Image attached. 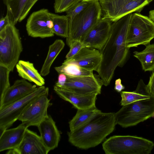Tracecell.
I'll return each mask as SVG.
<instances>
[{
  "label": "cell",
  "instance_id": "cell-12",
  "mask_svg": "<svg viewBox=\"0 0 154 154\" xmlns=\"http://www.w3.org/2000/svg\"><path fill=\"white\" fill-rule=\"evenodd\" d=\"M48 9L43 8L33 12L27 19L26 29L29 36L45 38L53 36L52 29L48 27L46 21L50 17Z\"/></svg>",
  "mask_w": 154,
  "mask_h": 154
},
{
  "label": "cell",
  "instance_id": "cell-18",
  "mask_svg": "<svg viewBox=\"0 0 154 154\" xmlns=\"http://www.w3.org/2000/svg\"><path fill=\"white\" fill-rule=\"evenodd\" d=\"M37 127L42 140L48 149L50 151L57 147L60 134L51 115H48Z\"/></svg>",
  "mask_w": 154,
  "mask_h": 154
},
{
  "label": "cell",
  "instance_id": "cell-16",
  "mask_svg": "<svg viewBox=\"0 0 154 154\" xmlns=\"http://www.w3.org/2000/svg\"><path fill=\"white\" fill-rule=\"evenodd\" d=\"M37 88L24 79L16 80L6 91L0 100V109L3 108L30 94Z\"/></svg>",
  "mask_w": 154,
  "mask_h": 154
},
{
  "label": "cell",
  "instance_id": "cell-23",
  "mask_svg": "<svg viewBox=\"0 0 154 154\" xmlns=\"http://www.w3.org/2000/svg\"><path fill=\"white\" fill-rule=\"evenodd\" d=\"M75 115L69 122L70 131L84 125L97 114L101 112L96 106L85 109H77Z\"/></svg>",
  "mask_w": 154,
  "mask_h": 154
},
{
  "label": "cell",
  "instance_id": "cell-8",
  "mask_svg": "<svg viewBox=\"0 0 154 154\" xmlns=\"http://www.w3.org/2000/svg\"><path fill=\"white\" fill-rule=\"evenodd\" d=\"M152 0H99L102 18L114 22L128 14L140 13Z\"/></svg>",
  "mask_w": 154,
  "mask_h": 154
},
{
  "label": "cell",
  "instance_id": "cell-31",
  "mask_svg": "<svg viewBox=\"0 0 154 154\" xmlns=\"http://www.w3.org/2000/svg\"><path fill=\"white\" fill-rule=\"evenodd\" d=\"M70 50L66 56V59L70 58L76 54L82 48L85 47L80 41L73 42L69 46Z\"/></svg>",
  "mask_w": 154,
  "mask_h": 154
},
{
  "label": "cell",
  "instance_id": "cell-27",
  "mask_svg": "<svg viewBox=\"0 0 154 154\" xmlns=\"http://www.w3.org/2000/svg\"><path fill=\"white\" fill-rule=\"evenodd\" d=\"M50 14L53 22V30L54 34L63 37L67 38L69 27L68 17L66 15H60L50 12Z\"/></svg>",
  "mask_w": 154,
  "mask_h": 154
},
{
  "label": "cell",
  "instance_id": "cell-17",
  "mask_svg": "<svg viewBox=\"0 0 154 154\" xmlns=\"http://www.w3.org/2000/svg\"><path fill=\"white\" fill-rule=\"evenodd\" d=\"M54 90L59 96L77 109H85L95 106L97 94L85 95L73 92L54 85Z\"/></svg>",
  "mask_w": 154,
  "mask_h": 154
},
{
  "label": "cell",
  "instance_id": "cell-3",
  "mask_svg": "<svg viewBox=\"0 0 154 154\" xmlns=\"http://www.w3.org/2000/svg\"><path fill=\"white\" fill-rule=\"evenodd\" d=\"M154 146L149 140L130 135L113 136L102 144L106 154H149Z\"/></svg>",
  "mask_w": 154,
  "mask_h": 154
},
{
  "label": "cell",
  "instance_id": "cell-5",
  "mask_svg": "<svg viewBox=\"0 0 154 154\" xmlns=\"http://www.w3.org/2000/svg\"><path fill=\"white\" fill-rule=\"evenodd\" d=\"M23 50L19 30L10 23L0 31V65L13 72Z\"/></svg>",
  "mask_w": 154,
  "mask_h": 154
},
{
  "label": "cell",
  "instance_id": "cell-33",
  "mask_svg": "<svg viewBox=\"0 0 154 154\" xmlns=\"http://www.w3.org/2000/svg\"><path fill=\"white\" fill-rule=\"evenodd\" d=\"M67 79V76L63 73L59 74L58 80L55 85L59 87H63L65 85Z\"/></svg>",
  "mask_w": 154,
  "mask_h": 154
},
{
  "label": "cell",
  "instance_id": "cell-32",
  "mask_svg": "<svg viewBox=\"0 0 154 154\" xmlns=\"http://www.w3.org/2000/svg\"><path fill=\"white\" fill-rule=\"evenodd\" d=\"M146 85L147 91L150 95L154 97V71H153Z\"/></svg>",
  "mask_w": 154,
  "mask_h": 154
},
{
  "label": "cell",
  "instance_id": "cell-25",
  "mask_svg": "<svg viewBox=\"0 0 154 154\" xmlns=\"http://www.w3.org/2000/svg\"><path fill=\"white\" fill-rule=\"evenodd\" d=\"M142 51L134 52V56L140 62L145 72L154 70V44H149Z\"/></svg>",
  "mask_w": 154,
  "mask_h": 154
},
{
  "label": "cell",
  "instance_id": "cell-28",
  "mask_svg": "<svg viewBox=\"0 0 154 154\" xmlns=\"http://www.w3.org/2000/svg\"><path fill=\"white\" fill-rule=\"evenodd\" d=\"M10 72L6 67L0 65V100L10 86L9 79Z\"/></svg>",
  "mask_w": 154,
  "mask_h": 154
},
{
  "label": "cell",
  "instance_id": "cell-9",
  "mask_svg": "<svg viewBox=\"0 0 154 154\" xmlns=\"http://www.w3.org/2000/svg\"><path fill=\"white\" fill-rule=\"evenodd\" d=\"M48 89L44 85L39 87L24 97L0 109V135L18 120L24 110L34 100Z\"/></svg>",
  "mask_w": 154,
  "mask_h": 154
},
{
  "label": "cell",
  "instance_id": "cell-20",
  "mask_svg": "<svg viewBox=\"0 0 154 154\" xmlns=\"http://www.w3.org/2000/svg\"><path fill=\"white\" fill-rule=\"evenodd\" d=\"M16 67L18 75L23 79L32 82L39 87L44 85V79L35 68L33 63L20 60L16 64Z\"/></svg>",
  "mask_w": 154,
  "mask_h": 154
},
{
  "label": "cell",
  "instance_id": "cell-6",
  "mask_svg": "<svg viewBox=\"0 0 154 154\" xmlns=\"http://www.w3.org/2000/svg\"><path fill=\"white\" fill-rule=\"evenodd\" d=\"M115 116L116 124L123 128L136 125L154 116V97L122 106Z\"/></svg>",
  "mask_w": 154,
  "mask_h": 154
},
{
  "label": "cell",
  "instance_id": "cell-37",
  "mask_svg": "<svg viewBox=\"0 0 154 154\" xmlns=\"http://www.w3.org/2000/svg\"><path fill=\"white\" fill-rule=\"evenodd\" d=\"M82 0L83 1H85L90 2H91V1H99V0Z\"/></svg>",
  "mask_w": 154,
  "mask_h": 154
},
{
  "label": "cell",
  "instance_id": "cell-24",
  "mask_svg": "<svg viewBox=\"0 0 154 154\" xmlns=\"http://www.w3.org/2000/svg\"><path fill=\"white\" fill-rule=\"evenodd\" d=\"M6 6L7 14L10 23L15 25L20 22L22 14L28 0H2Z\"/></svg>",
  "mask_w": 154,
  "mask_h": 154
},
{
  "label": "cell",
  "instance_id": "cell-35",
  "mask_svg": "<svg viewBox=\"0 0 154 154\" xmlns=\"http://www.w3.org/2000/svg\"><path fill=\"white\" fill-rule=\"evenodd\" d=\"M125 88V86L121 83V80L119 78L115 81V90L118 92H121Z\"/></svg>",
  "mask_w": 154,
  "mask_h": 154
},
{
  "label": "cell",
  "instance_id": "cell-2",
  "mask_svg": "<svg viewBox=\"0 0 154 154\" xmlns=\"http://www.w3.org/2000/svg\"><path fill=\"white\" fill-rule=\"evenodd\" d=\"M116 125L115 113L100 112L84 125L68 132L69 141L82 149L95 147L113 131Z\"/></svg>",
  "mask_w": 154,
  "mask_h": 154
},
{
  "label": "cell",
  "instance_id": "cell-29",
  "mask_svg": "<svg viewBox=\"0 0 154 154\" xmlns=\"http://www.w3.org/2000/svg\"><path fill=\"white\" fill-rule=\"evenodd\" d=\"M88 2L80 0L68 9L66 12L69 21H71L76 15L82 12L87 6Z\"/></svg>",
  "mask_w": 154,
  "mask_h": 154
},
{
  "label": "cell",
  "instance_id": "cell-13",
  "mask_svg": "<svg viewBox=\"0 0 154 154\" xmlns=\"http://www.w3.org/2000/svg\"><path fill=\"white\" fill-rule=\"evenodd\" d=\"M111 25L109 20L101 18L85 35L81 41L86 47L100 50L109 38Z\"/></svg>",
  "mask_w": 154,
  "mask_h": 154
},
{
  "label": "cell",
  "instance_id": "cell-36",
  "mask_svg": "<svg viewBox=\"0 0 154 154\" xmlns=\"http://www.w3.org/2000/svg\"><path fill=\"white\" fill-rule=\"evenodd\" d=\"M149 17L154 22V9L150 11L149 12Z\"/></svg>",
  "mask_w": 154,
  "mask_h": 154
},
{
  "label": "cell",
  "instance_id": "cell-21",
  "mask_svg": "<svg viewBox=\"0 0 154 154\" xmlns=\"http://www.w3.org/2000/svg\"><path fill=\"white\" fill-rule=\"evenodd\" d=\"M120 94L122 99L120 103L122 106L149 99L151 96L147 91L146 85L142 79L139 81L135 90L132 92L122 91Z\"/></svg>",
  "mask_w": 154,
  "mask_h": 154
},
{
  "label": "cell",
  "instance_id": "cell-26",
  "mask_svg": "<svg viewBox=\"0 0 154 154\" xmlns=\"http://www.w3.org/2000/svg\"><path fill=\"white\" fill-rule=\"evenodd\" d=\"M55 70L59 74L63 73L71 77L92 76L94 75L93 71L83 68L72 63L64 61L62 65L54 67Z\"/></svg>",
  "mask_w": 154,
  "mask_h": 154
},
{
  "label": "cell",
  "instance_id": "cell-22",
  "mask_svg": "<svg viewBox=\"0 0 154 154\" xmlns=\"http://www.w3.org/2000/svg\"><path fill=\"white\" fill-rule=\"evenodd\" d=\"M64 46V42L60 39L56 40L49 46L46 57L40 72V73L42 76H46L49 74L53 63Z\"/></svg>",
  "mask_w": 154,
  "mask_h": 154
},
{
  "label": "cell",
  "instance_id": "cell-38",
  "mask_svg": "<svg viewBox=\"0 0 154 154\" xmlns=\"http://www.w3.org/2000/svg\"><path fill=\"white\" fill-rule=\"evenodd\" d=\"M60 0H55L54 2H57L59 1Z\"/></svg>",
  "mask_w": 154,
  "mask_h": 154
},
{
  "label": "cell",
  "instance_id": "cell-1",
  "mask_svg": "<svg viewBox=\"0 0 154 154\" xmlns=\"http://www.w3.org/2000/svg\"><path fill=\"white\" fill-rule=\"evenodd\" d=\"M132 13L113 22L109 38L100 50L102 59L97 72L106 86L109 84L116 67L122 66L127 58L129 49L126 39Z\"/></svg>",
  "mask_w": 154,
  "mask_h": 154
},
{
  "label": "cell",
  "instance_id": "cell-19",
  "mask_svg": "<svg viewBox=\"0 0 154 154\" xmlns=\"http://www.w3.org/2000/svg\"><path fill=\"white\" fill-rule=\"evenodd\" d=\"M28 127L22 123L17 127L5 130L0 136V152L17 147Z\"/></svg>",
  "mask_w": 154,
  "mask_h": 154
},
{
  "label": "cell",
  "instance_id": "cell-11",
  "mask_svg": "<svg viewBox=\"0 0 154 154\" xmlns=\"http://www.w3.org/2000/svg\"><path fill=\"white\" fill-rule=\"evenodd\" d=\"M94 75L79 77L66 75V82L62 87L81 94L98 95L101 93L103 85L101 79Z\"/></svg>",
  "mask_w": 154,
  "mask_h": 154
},
{
  "label": "cell",
  "instance_id": "cell-39",
  "mask_svg": "<svg viewBox=\"0 0 154 154\" xmlns=\"http://www.w3.org/2000/svg\"><path fill=\"white\" fill-rule=\"evenodd\" d=\"M38 0H37V1H38Z\"/></svg>",
  "mask_w": 154,
  "mask_h": 154
},
{
  "label": "cell",
  "instance_id": "cell-15",
  "mask_svg": "<svg viewBox=\"0 0 154 154\" xmlns=\"http://www.w3.org/2000/svg\"><path fill=\"white\" fill-rule=\"evenodd\" d=\"M102 59L100 51L96 49L84 47L72 57L64 61L74 63L85 69L97 72Z\"/></svg>",
  "mask_w": 154,
  "mask_h": 154
},
{
  "label": "cell",
  "instance_id": "cell-10",
  "mask_svg": "<svg viewBox=\"0 0 154 154\" xmlns=\"http://www.w3.org/2000/svg\"><path fill=\"white\" fill-rule=\"evenodd\" d=\"M49 89L34 100L26 109L18 120L28 127H38L48 115L47 109L51 103L48 98Z\"/></svg>",
  "mask_w": 154,
  "mask_h": 154
},
{
  "label": "cell",
  "instance_id": "cell-14",
  "mask_svg": "<svg viewBox=\"0 0 154 154\" xmlns=\"http://www.w3.org/2000/svg\"><path fill=\"white\" fill-rule=\"evenodd\" d=\"M50 151L43 143L40 136L27 128L19 145L8 150L7 154H47Z\"/></svg>",
  "mask_w": 154,
  "mask_h": 154
},
{
  "label": "cell",
  "instance_id": "cell-4",
  "mask_svg": "<svg viewBox=\"0 0 154 154\" xmlns=\"http://www.w3.org/2000/svg\"><path fill=\"white\" fill-rule=\"evenodd\" d=\"M102 11L99 1L89 2L86 7L69 21V31L66 42L69 47L75 41L81 40L100 20Z\"/></svg>",
  "mask_w": 154,
  "mask_h": 154
},
{
  "label": "cell",
  "instance_id": "cell-30",
  "mask_svg": "<svg viewBox=\"0 0 154 154\" xmlns=\"http://www.w3.org/2000/svg\"><path fill=\"white\" fill-rule=\"evenodd\" d=\"M80 0H60L57 2L54 3V11L57 13L66 12L71 7Z\"/></svg>",
  "mask_w": 154,
  "mask_h": 154
},
{
  "label": "cell",
  "instance_id": "cell-7",
  "mask_svg": "<svg viewBox=\"0 0 154 154\" xmlns=\"http://www.w3.org/2000/svg\"><path fill=\"white\" fill-rule=\"evenodd\" d=\"M154 38V22L139 13L132 14L128 31L126 45L129 49L145 46Z\"/></svg>",
  "mask_w": 154,
  "mask_h": 154
},
{
  "label": "cell",
  "instance_id": "cell-34",
  "mask_svg": "<svg viewBox=\"0 0 154 154\" xmlns=\"http://www.w3.org/2000/svg\"><path fill=\"white\" fill-rule=\"evenodd\" d=\"M10 23L8 15L6 14V16L1 18L0 20V31Z\"/></svg>",
  "mask_w": 154,
  "mask_h": 154
}]
</instances>
